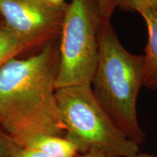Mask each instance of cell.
Listing matches in <instances>:
<instances>
[{
	"instance_id": "10",
	"label": "cell",
	"mask_w": 157,
	"mask_h": 157,
	"mask_svg": "<svg viewBox=\"0 0 157 157\" xmlns=\"http://www.w3.org/2000/svg\"><path fill=\"white\" fill-rule=\"evenodd\" d=\"M111 2L114 9L118 7L123 11L138 13L148 6L157 3V0H111Z\"/></svg>"
},
{
	"instance_id": "4",
	"label": "cell",
	"mask_w": 157,
	"mask_h": 157,
	"mask_svg": "<svg viewBox=\"0 0 157 157\" xmlns=\"http://www.w3.org/2000/svg\"><path fill=\"white\" fill-rule=\"evenodd\" d=\"M103 21L97 0L68 3L59 36L56 90L91 86L98 58V31Z\"/></svg>"
},
{
	"instance_id": "13",
	"label": "cell",
	"mask_w": 157,
	"mask_h": 157,
	"mask_svg": "<svg viewBox=\"0 0 157 157\" xmlns=\"http://www.w3.org/2000/svg\"><path fill=\"white\" fill-rule=\"evenodd\" d=\"M74 157H109L105 153L98 149H90L87 152L79 154Z\"/></svg>"
},
{
	"instance_id": "2",
	"label": "cell",
	"mask_w": 157,
	"mask_h": 157,
	"mask_svg": "<svg viewBox=\"0 0 157 157\" xmlns=\"http://www.w3.org/2000/svg\"><path fill=\"white\" fill-rule=\"evenodd\" d=\"M143 74V56L126 50L111 22L103 21L98 31V58L91 87L116 125L139 146L146 139L137 113Z\"/></svg>"
},
{
	"instance_id": "15",
	"label": "cell",
	"mask_w": 157,
	"mask_h": 157,
	"mask_svg": "<svg viewBox=\"0 0 157 157\" xmlns=\"http://www.w3.org/2000/svg\"><path fill=\"white\" fill-rule=\"evenodd\" d=\"M132 157H157V154H151V153H140L139 151Z\"/></svg>"
},
{
	"instance_id": "7",
	"label": "cell",
	"mask_w": 157,
	"mask_h": 157,
	"mask_svg": "<svg viewBox=\"0 0 157 157\" xmlns=\"http://www.w3.org/2000/svg\"><path fill=\"white\" fill-rule=\"evenodd\" d=\"M23 146L40 151L49 157H74L79 154L75 143L64 135H40L33 137Z\"/></svg>"
},
{
	"instance_id": "1",
	"label": "cell",
	"mask_w": 157,
	"mask_h": 157,
	"mask_svg": "<svg viewBox=\"0 0 157 157\" xmlns=\"http://www.w3.org/2000/svg\"><path fill=\"white\" fill-rule=\"evenodd\" d=\"M58 62L52 42L0 69V127L22 146L40 135H65L56 97Z\"/></svg>"
},
{
	"instance_id": "9",
	"label": "cell",
	"mask_w": 157,
	"mask_h": 157,
	"mask_svg": "<svg viewBox=\"0 0 157 157\" xmlns=\"http://www.w3.org/2000/svg\"><path fill=\"white\" fill-rule=\"evenodd\" d=\"M22 147L0 127V157H13Z\"/></svg>"
},
{
	"instance_id": "5",
	"label": "cell",
	"mask_w": 157,
	"mask_h": 157,
	"mask_svg": "<svg viewBox=\"0 0 157 157\" xmlns=\"http://www.w3.org/2000/svg\"><path fill=\"white\" fill-rule=\"evenodd\" d=\"M67 6L54 7L42 0H0V16L31 48L44 46L60 36Z\"/></svg>"
},
{
	"instance_id": "6",
	"label": "cell",
	"mask_w": 157,
	"mask_h": 157,
	"mask_svg": "<svg viewBox=\"0 0 157 157\" xmlns=\"http://www.w3.org/2000/svg\"><path fill=\"white\" fill-rule=\"evenodd\" d=\"M146 22L148 42L143 56V86L157 90V3L148 6L139 13Z\"/></svg>"
},
{
	"instance_id": "12",
	"label": "cell",
	"mask_w": 157,
	"mask_h": 157,
	"mask_svg": "<svg viewBox=\"0 0 157 157\" xmlns=\"http://www.w3.org/2000/svg\"><path fill=\"white\" fill-rule=\"evenodd\" d=\"M13 157H49L36 149L22 146Z\"/></svg>"
},
{
	"instance_id": "3",
	"label": "cell",
	"mask_w": 157,
	"mask_h": 157,
	"mask_svg": "<svg viewBox=\"0 0 157 157\" xmlns=\"http://www.w3.org/2000/svg\"><path fill=\"white\" fill-rule=\"evenodd\" d=\"M65 135L79 154L98 149L109 157H132L139 145L128 138L96 99L91 86H71L56 91Z\"/></svg>"
},
{
	"instance_id": "11",
	"label": "cell",
	"mask_w": 157,
	"mask_h": 157,
	"mask_svg": "<svg viewBox=\"0 0 157 157\" xmlns=\"http://www.w3.org/2000/svg\"><path fill=\"white\" fill-rule=\"evenodd\" d=\"M104 21H110L115 9L111 0H97Z\"/></svg>"
},
{
	"instance_id": "14",
	"label": "cell",
	"mask_w": 157,
	"mask_h": 157,
	"mask_svg": "<svg viewBox=\"0 0 157 157\" xmlns=\"http://www.w3.org/2000/svg\"><path fill=\"white\" fill-rule=\"evenodd\" d=\"M42 1L54 7H63L68 4L65 0H42Z\"/></svg>"
},
{
	"instance_id": "8",
	"label": "cell",
	"mask_w": 157,
	"mask_h": 157,
	"mask_svg": "<svg viewBox=\"0 0 157 157\" xmlns=\"http://www.w3.org/2000/svg\"><path fill=\"white\" fill-rule=\"evenodd\" d=\"M29 49L25 42L3 22L0 23V69L20 52Z\"/></svg>"
}]
</instances>
